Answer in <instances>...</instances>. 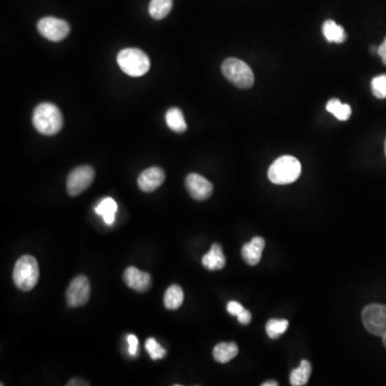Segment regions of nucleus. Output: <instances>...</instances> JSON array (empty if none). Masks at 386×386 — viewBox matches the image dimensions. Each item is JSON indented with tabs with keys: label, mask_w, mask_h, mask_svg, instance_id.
Listing matches in <instances>:
<instances>
[{
	"label": "nucleus",
	"mask_w": 386,
	"mask_h": 386,
	"mask_svg": "<svg viewBox=\"0 0 386 386\" xmlns=\"http://www.w3.org/2000/svg\"><path fill=\"white\" fill-rule=\"evenodd\" d=\"M145 347H146L152 360H161L167 355V351L164 350L163 347L154 338H148L146 343H145Z\"/></svg>",
	"instance_id": "24"
},
{
	"label": "nucleus",
	"mask_w": 386,
	"mask_h": 386,
	"mask_svg": "<svg viewBox=\"0 0 386 386\" xmlns=\"http://www.w3.org/2000/svg\"><path fill=\"white\" fill-rule=\"evenodd\" d=\"M302 173L301 162L293 156L278 158L268 170V179L276 185H289L298 179Z\"/></svg>",
	"instance_id": "2"
},
{
	"label": "nucleus",
	"mask_w": 386,
	"mask_h": 386,
	"mask_svg": "<svg viewBox=\"0 0 386 386\" xmlns=\"http://www.w3.org/2000/svg\"><path fill=\"white\" fill-rule=\"evenodd\" d=\"M96 212L103 218L106 225H112L115 221L117 203L112 198H105L96 205Z\"/></svg>",
	"instance_id": "17"
},
{
	"label": "nucleus",
	"mask_w": 386,
	"mask_h": 386,
	"mask_svg": "<svg viewBox=\"0 0 386 386\" xmlns=\"http://www.w3.org/2000/svg\"><path fill=\"white\" fill-rule=\"evenodd\" d=\"M289 327V321L281 318H270L266 324V333L270 339H277L283 335Z\"/></svg>",
	"instance_id": "23"
},
{
	"label": "nucleus",
	"mask_w": 386,
	"mask_h": 386,
	"mask_svg": "<svg viewBox=\"0 0 386 386\" xmlns=\"http://www.w3.org/2000/svg\"><path fill=\"white\" fill-rule=\"evenodd\" d=\"M94 171L90 165L75 167L70 172L67 179V191L69 196H77L84 192L92 185Z\"/></svg>",
	"instance_id": "7"
},
{
	"label": "nucleus",
	"mask_w": 386,
	"mask_h": 386,
	"mask_svg": "<svg viewBox=\"0 0 386 386\" xmlns=\"http://www.w3.org/2000/svg\"><path fill=\"white\" fill-rule=\"evenodd\" d=\"M165 179L163 170L158 167H148L140 174L138 179L139 188L144 192L157 190Z\"/></svg>",
	"instance_id": "12"
},
{
	"label": "nucleus",
	"mask_w": 386,
	"mask_h": 386,
	"mask_svg": "<svg viewBox=\"0 0 386 386\" xmlns=\"http://www.w3.org/2000/svg\"><path fill=\"white\" fill-rule=\"evenodd\" d=\"M237 318H238L239 323L243 324V325H247V324L250 323L251 321L250 312L247 310V309H244V310L237 316Z\"/></svg>",
	"instance_id": "28"
},
{
	"label": "nucleus",
	"mask_w": 386,
	"mask_h": 386,
	"mask_svg": "<svg viewBox=\"0 0 386 386\" xmlns=\"http://www.w3.org/2000/svg\"><path fill=\"white\" fill-rule=\"evenodd\" d=\"M262 386H278V382L276 381L264 382V383L262 384Z\"/></svg>",
	"instance_id": "30"
},
{
	"label": "nucleus",
	"mask_w": 386,
	"mask_h": 386,
	"mask_svg": "<svg viewBox=\"0 0 386 386\" xmlns=\"http://www.w3.org/2000/svg\"><path fill=\"white\" fill-rule=\"evenodd\" d=\"M65 296L69 307L75 308L86 305L90 296V280L84 275L75 277L68 287Z\"/></svg>",
	"instance_id": "9"
},
{
	"label": "nucleus",
	"mask_w": 386,
	"mask_h": 386,
	"mask_svg": "<svg viewBox=\"0 0 386 386\" xmlns=\"http://www.w3.org/2000/svg\"><path fill=\"white\" fill-rule=\"evenodd\" d=\"M376 53L382 58V61H383L384 65H386V37L385 39H384L383 43L378 48Z\"/></svg>",
	"instance_id": "29"
},
{
	"label": "nucleus",
	"mask_w": 386,
	"mask_h": 386,
	"mask_svg": "<svg viewBox=\"0 0 386 386\" xmlns=\"http://www.w3.org/2000/svg\"><path fill=\"white\" fill-rule=\"evenodd\" d=\"M222 73L235 86L247 90L254 83V74L251 68L237 58H227L222 63Z\"/></svg>",
	"instance_id": "5"
},
{
	"label": "nucleus",
	"mask_w": 386,
	"mask_h": 386,
	"mask_svg": "<svg viewBox=\"0 0 386 386\" xmlns=\"http://www.w3.org/2000/svg\"><path fill=\"white\" fill-rule=\"evenodd\" d=\"M167 127L174 132L183 133L187 130V123L183 114L179 108H171L165 114Z\"/></svg>",
	"instance_id": "19"
},
{
	"label": "nucleus",
	"mask_w": 386,
	"mask_h": 386,
	"mask_svg": "<svg viewBox=\"0 0 386 386\" xmlns=\"http://www.w3.org/2000/svg\"><path fill=\"white\" fill-rule=\"evenodd\" d=\"M173 7V0H150L148 12L154 19L167 17Z\"/></svg>",
	"instance_id": "21"
},
{
	"label": "nucleus",
	"mask_w": 386,
	"mask_h": 386,
	"mask_svg": "<svg viewBox=\"0 0 386 386\" xmlns=\"http://www.w3.org/2000/svg\"><path fill=\"white\" fill-rule=\"evenodd\" d=\"M363 323L365 328L372 335L383 337L386 335V306L385 305H368L363 310Z\"/></svg>",
	"instance_id": "6"
},
{
	"label": "nucleus",
	"mask_w": 386,
	"mask_h": 386,
	"mask_svg": "<svg viewBox=\"0 0 386 386\" xmlns=\"http://www.w3.org/2000/svg\"><path fill=\"white\" fill-rule=\"evenodd\" d=\"M202 264L210 270H219L225 266V256L219 244H214L210 252L203 256Z\"/></svg>",
	"instance_id": "14"
},
{
	"label": "nucleus",
	"mask_w": 386,
	"mask_h": 386,
	"mask_svg": "<svg viewBox=\"0 0 386 386\" xmlns=\"http://www.w3.org/2000/svg\"><path fill=\"white\" fill-rule=\"evenodd\" d=\"M326 110L329 113L333 114L336 119L341 121H347L350 119L351 113H352L351 106L347 103H341L339 99L329 100L326 104Z\"/></svg>",
	"instance_id": "22"
},
{
	"label": "nucleus",
	"mask_w": 386,
	"mask_h": 386,
	"mask_svg": "<svg viewBox=\"0 0 386 386\" xmlns=\"http://www.w3.org/2000/svg\"><path fill=\"white\" fill-rule=\"evenodd\" d=\"M322 32L328 42L343 43L347 40V32L341 25H338L333 19H327L322 26Z\"/></svg>",
	"instance_id": "15"
},
{
	"label": "nucleus",
	"mask_w": 386,
	"mask_h": 386,
	"mask_svg": "<svg viewBox=\"0 0 386 386\" xmlns=\"http://www.w3.org/2000/svg\"><path fill=\"white\" fill-rule=\"evenodd\" d=\"M372 90L374 96L378 99L386 98V74L379 75L372 79Z\"/></svg>",
	"instance_id": "25"
},
{
	"label": "nucleus",
	"mask_w": 386,
	"mask_h": 386,
	"mask_svg": "<svg viewBox=\"0 0 386 386\" xmlns=\"http://www.w3.org/2000/svg\"><path fill=\"white\" fill-rule=\"evenodd\" d=\"M238 354V347L235 343H221L214 349V358L220 364H227Z\"/></svg>",
	"instance_id": "16"
},
{
	"label": "nucleus",
	"mask_w": 386,
	"mask_h": 386,
	"mask_svg": "<svg viewBox=\"0 0 386 386\" xmlns=\"http://www.w3.org/2000/svg\"><path fill=\"white\" fill-rule=\"evenodd\" d=\"M127 341L129 343V353L134 356V355H136V352H138V338L134 335H129L127 337Z\"/></svg>",
	"instance_id": "27"
},
{
	"label": "nucleus",
	"mask_w": 386,
	"mask_h": 386,
	"mask_svg": "<svg viewBox=\"0 0 386 386\" xmlns=\"http://www.w3.org/2000/svg\"><path fill=\"white\" fill-rule=\"evenodd\" d=\"M123 280L130 289L138 292H146L152 287V277L150 274L145 273L143 270L133 266L125 270Z\"/></svg>",
	"instance_id": "11"
},
{
	"label": "nucleus",
	"mask_w": 386,
	"mask_h": 386,
	"mask_svg": "<svg viewBox=\"0 0 386 386\" xmlns=\"http://www.w3.org/2000/svg\"><path fill=\"white\" fill-rule=\"evenodd\" d=\"M244 309L243 305L239 304L238 302H235V301H231V302L227 303V312H229L231 316H238Z\"/></svg>",
	"instance_id": "26"
},
{
	"label": "nucleus",
	"mask_w": 386,
	"mask_h": 386,
	"mask_svg": "<svg viewBox=\"0 0 386 386\" xmlns=\"http://www.w3.org/2000/svg\"><path fill=\"white\" fill-rule=\"evenodd\" d=\"M312 364L308 360H303L299 367L291 372L290 382L293 386L306 385L308 383L309 378L312 376Z\"/></svg>",
	"instance_id": "18"
},
{
	"label": "nucleus",
	"mask_w": 386,
	"mask_h": 386,
	"mask_svg": "<svg viewBox=\"0 0 386 386\" xmlns=\"http://www.w3.org/2000/svg\"><path fill=\"white\" fill-rule=\"evenodd\" d=\"M186 187L190 196L196 201H205L212 194V183L199 174H189L186 179Z\"/></svg>",
	"instance_id": "10"
},
{
	"label": "nucleus",
	"mask_w": 386,
	"mask_h": 386,
	"mask_svg": "<svg viewBox=\"0 0 386 386\" xmlns=\"http://www.w3.org/2000/svg\"><path fill=\"white\" fill-rule=\"evenodd\" d=\"M382 338H383V343H384V345H385V347H386V335L383 336V337H382Z\"/></svg>",
	"instance_id": "31"
},
{
	"label": "nucleus",
	"mask_w": 386,
	"mask_h": 386,
	"mask_svg": "<svg viewBox=\"0 0 386 386\" xmlns=\"http://www.w3.org/2000/svg\"><path fill=\"white\" fill-rule=\"evenodd\" d=\"M265 247V241L260 236L254 237L241 249V256L249 265H256L262 258V251Z\"/></svg>",
	"instance_id": "13"
},
{
	"label": "nucleus",
	"mask_w": 386,
	"mask_h": 386,
	"mask_svg": "<svg viewBox=\"0 0 386 386\" xmlns=\"http://www.w3.org/2000/svg\"><path fill=\"white\" fill-rule=\"evenodd\" d=\"M117 63L123 72L129 77H143L150 69V58L139 48H125L119 52Z\"/></svg>",
	"instance_id": "4"
},
{
	"label": "nucleus",
	"mask_w": 386,
	"mask_h": 386,
	"mask_svg": "<svg viewBox=\"0 0 386 386\" xmlns=\"http://www.w3.org/2000/svg\"><path fill=\"white\" fill-rule=\"evenodd\" d=\"M40 277L39 264L32 256H21L13 270V280L21 291H30L36 287Z\"/></svg>",
	"instance_id": "3"
},
{
	"label": "nucleus",
	"mask_w": 386,
	"mask_h": 386,
	"mask_svg": "<svg viewBox=\"0 0 386 386\" xmlns=\"http://www.w3.org/2000/svg\"><path fill=\"white\" fill-rule=\"evenodd\" d=\"M38 32L52 42H59L70 32V26L63 19L57 17H43L39 21Z\"/></svg>",
	"instance_id": "8"
},
{
	"label": "nucleus",
	"mask_w": 386,
	"mask_h": 386,
	"mask_svg": "<svg viewBox=\"0 0 386 386\" xmlns=\"http://www.w3.org/2000/svg\"><path fill=\"white\" fill-rule=\"evenodd\" d=\"M32 123L36 130L41 134H57L63 129V114L55 104L48 102L39 104L32 114Z\"/></svg>",
	"instance_id": "1"
},
{
	"label": "nucleus",
	"mask_w": 386,
	"mask_h": 386,
	"mask_svg": "<svg viewBox=\"0 0 386 386\" xmlns=\"http://www.w3.org/2000/svg\"><path fill=\"white\" fill-rule=\"evenodd\" d=\"M183 291L179 285H173L167 287L164 293V306L170 310H176L183 305Z\"/></svg>",
	"instance_id": "20"
},
{
	"label": "nucleus",
	"mask_w": 386,
	"mask_h": 386,
	"mask_svg": "<svg viewBox=\"0 0 386 386\" xmlns=\"http://www.w3.org/2000/svg\"><path fill=\"white\" fill-rule=\"evenodd\" d=\"M384 148H385V154H386V140H385V145H384Z\"/></svg>",
	"instance_id": "32"
}]
</instances>
